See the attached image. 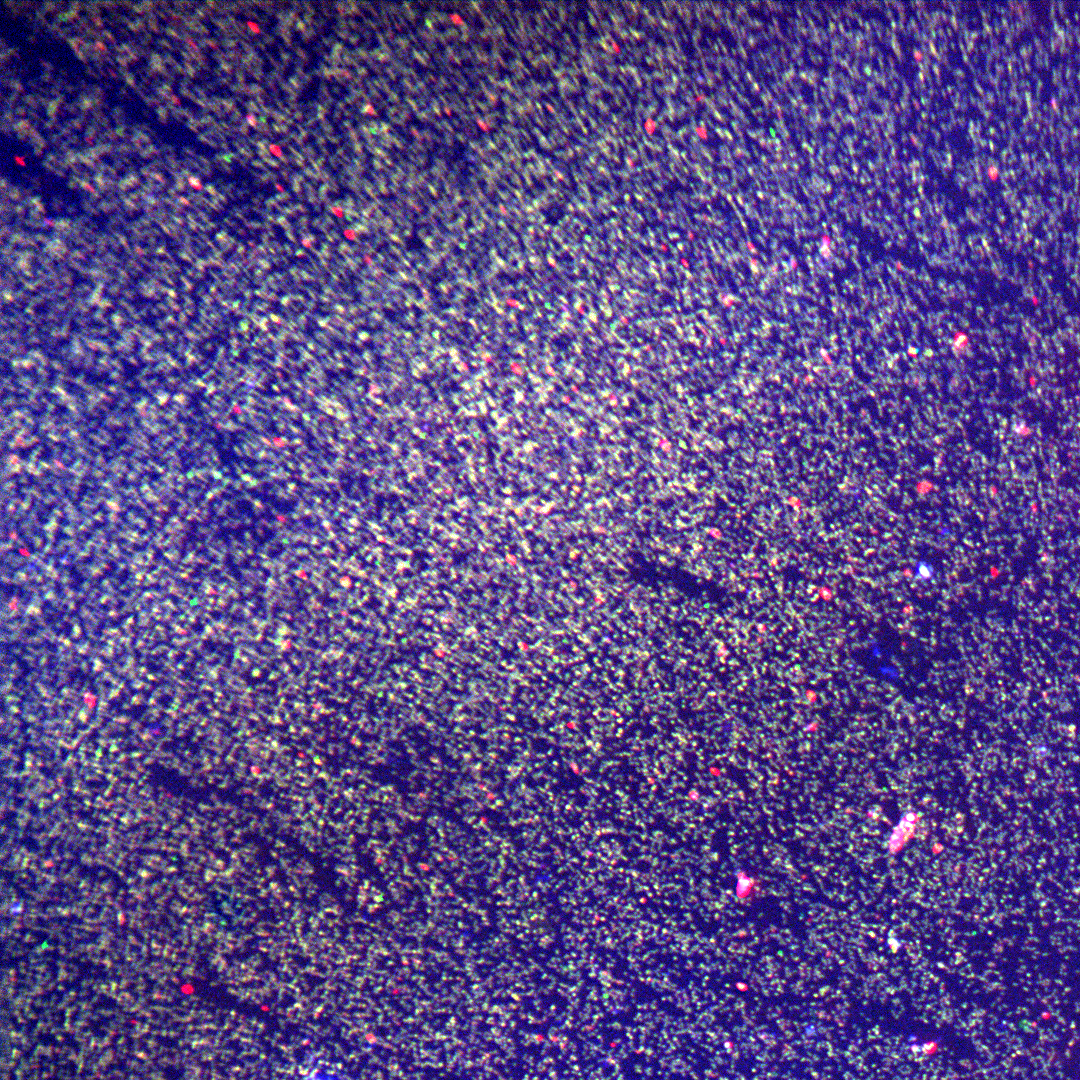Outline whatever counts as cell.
I'll use <instances>...</instances> for the list:
<instances>
[{
  "label": "cell",
  "instance_id": "7a4b0ae2",
  "mask_svg": "<svg viewBox=\"0 0 1080 1080\" xmlns=\"http://www.w3.org/2000/svg\"><path fill=\"white\" fill-rule=\"evenodd\" d=\"M934 573V569L929 563L920 561L917 563L914 571V576L921 581L929 580Z\"/></svg>",
  "mask_w": 1080,
  "mask_h": 1080
},
{
  "label": "cell",
  "instance_id": "6da1fadb",
  "mask_svg": "<svg viewBox=\"0 0 1080 1080\" xmlns=\"http://www.w3.org/2000/svg\"><path fill=\"white\" fill-rule=\"evenodd\" d=\"M299 1080H345L344 1077L336 1072L329 1070H315L310 1072Z\"/></svg>",
  "mask_w": 1080,
  "mask_h": 1080
}]
</instances>
